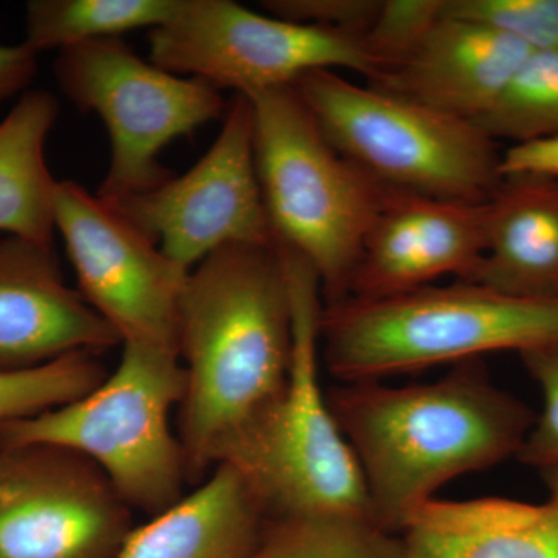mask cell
Masks as SVG:
<instances>
[{
	"mask_svg": "<svg viewBox=\"0 0 558 558\" xmlns=\"http://www.w3.org/2000/svg\"><path fill=\"white\" fill-rule=\"evenodd\" d=\"M277 247L292 303L288 385L269 416L222 464L233 465L244 476L269 520L340 517L371 521L357 459L319 380V319L325 301L317 271L293 250Z\"/></svg>",
	"mask_w": 558,
	"mask_h": 558,
	"instance_id": "obj_4",
	"label": "cell"
},
{
	"mask_svg": "<svg viewBox=\"0 0 558 558\" xmlns=\"http://www.w3.org/2000/svg\"><path fill=\"white\" fill-rule=\"evenodd\" d=\"M180 0H32L27 36L33 50H65L167 24Z\"/></svg>",
	"mask_w": 558,
	"mask_h": 558,
	"instance_id": "obj_20",
	"label": "cell"
},
{
	"mask_svg": "<svg viewBox=\"0 0 558 558\" xmlns=\"http://www.w3.org/2000/svg\"><path fill=\"white\" fill-rule=\"evenodd\" d=\"M319 130L377 185L483 204L501 182L497 142L478 124L399 95L312 70L292 84Z\"/></svg>",
	"mask_w": 558,
	"mask_h": 558,
	"instance_id": "obj_7",
	"label": "cell"
},
{
	"mask_svg": "<svg viewBox=\"0 0 558 558\" xmlns=\"http://www.w3.org/2000/svg\"><path fill=\"white\" fill-rule=\"evenodd\" d=\"M148 39L153 64L244 97L292 86L312 70H352L368 83L377 73L362 39L264 16L231 0H180Z\"/></svg>",
	"mask_w": 558,
	"mask_h": 558,
	"instance_id": "obj_9",
	"label": "cell"
},
{
	"mask_svg": "<svg viewBox=\"0 0 558 558\" xmlns=\"http://www.w3.org/2000/svg\"><path fill=\"white\" fill-rule=\"evenodd\" d=\"M60 116V102L50 92L22 94L0 121V231L53 245V179L46 161V142Z\"/></svg>",
	"mask_w": 558,
	"mask_h": 558,
	"instance_id": "obj_19",
	"label": "cell"
},
{
	"mask_svg": "<svg viewBox=\"0 0 558 558\" xmlns=\"http://www.w3.org/2000/svg\"><path fill=\"white\" fill-rule=\"evenodd\" d=\"M486 252L470 282L558 300V179L502 178L486 202Z\"/></svg>",
	"mask_w": 558,
	"mask_h": 558,
	"instance_id": "obj_18",
	"label": "cell"
},
{
	"mask_svg": "<svg viewBox=\"0 0 558 558\" xmlns=\"http://www.w3.org/2000/svg\"><path fill=\"white\" fill-rule=\"evenodd\" d=\"M120 337L62 275L53 245L0 240V369L35 368L73 354H100Z\"/></svg>",
	"mask_w": 558,
	"mask_h": 558,
	"instance_id": "obj_14",
	"label": "cell"
},
{
	"mask_svg": "<svg viewBox=\"0 0 558 558\" xmlns=\"http://www.w3.org/2000/svg\"><path fill=\"white\" fill-rule=\"evenodd\" d=\"M501 178L534 175L558 179V135L510 145L499 161Z\"/></svg>",
	"mask_w": 558,
	"mask_h": 558,
	"instance_id": "obj_28",
	"label": "cell"
},
{
	"mask_svg": "<svg viewBox=\"0 0 558 558\" xmlns=\"http://www.w3.org/2000/svg\"><path fill=\"white\" fill-rule=\"evenodd\" d=\"M54 227L78 292L123 343L179 352V310L190 270L134 223L73 180L58 182Z\"/></svg>",
	"mask_w": 558,
	"mask_h": 558,
	"instance_id": "obj_10",
	"label": "cell"
},
{
	"mask_svg": "<svg viewBox=\"0 0 558 558\" xmlns=\"http://www.w3.org/2000/svg\"><path fill=\"white\" fill-rule=\"evenodd\" d=\"M263 7L279 20L362 39L373 27L381 0H266Z\"/></svg>",
	"mask_w": 558,
	"mask_h": 558,
	"instance_id": "obj_27",
	"label": "cell"
},
{
	"mask_svg": "<svg viewBox=\"0 0 558 558\" xmlns=\"http://www.w3.org/2000/svg\"><path fill=\"white\" fill-rule=\"evenodd\" d=\"M54 76L62 94L95 112L110 140L108 172L97 196L116 202L163 185L174 172L159 161L172 140L226 116L229 102L197 78H180L142 60L121 39L61 50Z\"/></svg>",
	"mask_w": 558,
	"mask_h": 558,
	"instance_id": "obj_8",
	"label": "cell"
},
{
	"mask_svg": "<svg viewBox=\"0 0 558 558\" xmlns=\"http://www.w3.org/2000/svg\"><path fill=\"white\" fill-rule=\"evenodd\" d=\"M400 538L403 558H558V502L435 498Z\"/></svg>",
	"mask_w": 558,
	"mask_h": 558,
	"instance_id": "obj_17",
	"label": "cell"
},
{
	"mask_svg": "<svg viewBox=\"0 0 558 558\" xmlns=\"http://www.w3.org/2000/svg\"><path fill=\"white\" fill-rule=\"evenodd\" d=\"M543 395L542 414L534 421L517 458L539 472L558 470V343L520 352Z\"/></svg>",
	"mask_w": 558,
	"mask_h": 558,
	"instance_id": "obj_26",
	"label": "cell"
},
{
	"mask_svg": "<svg viewBox=\"0 0 558 558\" xmlns=\"http://www.w3.org/2000/svg\"><path fill=\"white\" fill-rule=\"evenodd\" d=\"M108 377L92 352H73L35 368L0 369V427L75 402Z\"/></svg>",
	"mask_w": 558,
	"mask_h": 558,
	"instance_id": "obj_23",
	"label": "cell"
},
{
	"mask_svg": "<svg viewBox=\"0 0 558 558\" xmlns=\"http://www.w3.org/2000/svg\"><path fill=\"white\" fill-rule=\"evenodd\" d=\"M444 0H381L379 14L362 40L376 64V78L396 68L442 17ZM368 83V84H369Z\"/></svg>",
	"mask_w": 558,
	"mask_h": 558,
	"instance_id": "obj_25",
	"label": "cell"
},
{
	"mask_svg": "<svg viewBox=\"0 0 558 558\" xmlns=\"http://www.w3.org/2000/svg\"><path fill=\"white\" fill-rule=\"evenodd\" d=\"M185 369L175 349L123 343L119 366L84 398L0 427V447L49 444L90 459L132 510L159 515L185 497L171 427Z\"/></svg>",
	"mask_w": 558,
	"mask_h": 558,
	"instance_id": "obj_6",
	"label": "cell"
},
{
	"mask_svg": "<svg viewBox=\"0 0 558 558\" xmlns=\"http://www.w3.org/2000/svg\"><path fill=\"white\" fill-rule=\"evenodd\" d=\"M106 204L189 270L227 245L271 244L256 174L252 102L234 94L218 138L186 174Z\"/></svg>",
	"mask_w": 558,
	"mask_h": 558,
	"instance_id": "obj_11",
	"label": "cell"
},
{
	"mask_svg": "<svg viewBox=\"0 0 558 558\" xmlns=\"http://www.w3.org/2000/svg\"><path fill=\"white\" fill-rule=\"evenodd\" d=\"M476 124L488 137L517 143L558 135V50L532 51Z\"/></svg>",
	"mask_w": 558,
	"mask_h": 558,
	"instance_id": "obj_22",
	"label": "cell"
},
{
	"mask_svg": "<svg viewBox=\"0 0 558 558\" xmlns=\"http://www.w3.org/2000/svg\"><path fill=\"white\" fill-rule=\"evenodd\" d=\"M267 523L244 476L219 464L172 508L132 529L116 558H247Z\"/></svg>",
	"mask_w": 558,
	"mask_h": 558,
	"instance_id": "obj_16",
	"label": "cell"
},
{
	"mask_svg": "<svg viewBox=\"0 0 558 558\" xmlns=\"http://www.w3.org/2000/svg\"><path fill=\"white\" fill-rule=\"evenodd\" d=\"M38 54L25 40L16 46L0 44V105L27 92L38 73Z\"/></svg>",
	"mask_w": 558,
	"mask_h": 558,
	"instance_id": "obj_29",
	"label": "cell"
},
{
	"mask_svg": "<svg viewBox=\"0 0 558 558\" xmlns=\"http://www.w3.org/2000/svg\"><path fill=\"white\" fill-rule=\"evenodd\" d=\"M178 438L199 486L277 407L292 365V303L271 244L227 245L191 269L179 310Z\"/></svg>",
	"mask_w": 558,
	"mask_h": 558,
	"instance_id": "obj_1",
	"label": "cell"
},
{
	"mask_svg": "<svg viewBox=\"0 0 558 558\" xmlns=\"http://www.w3.org/2000/svg\"><path fill=\"white\" fill-rule=\"evenodd\" d=\"M247 98L256 174L274 241L314 267L325 304L347 300L388 190L329 142L292 86Z\"/></svg>",
	"mask_w": 558,
	"mask_h": 558,
	"instance_id": "obj_5",
	"label": "cell"
},
{
	"mask_svg": "<svg viewBox=\"0 0 558 558\" xmlns=\"http://www.w3.org/2000/svg\"><path fill=\"white\" fill-rule=\"evenodd\" d=\"M247 558H403V545L368 520L292 517L269 520Z\"/></svg>",
	"mask_w": 558,
	"mask_h": 558,
	"instance_id": "obj_21",
	"label": "cell"
},
{
	"mask_svg": "<svg viewBox=\"0 0 558 558\" xmlns=\"http://www.w3.org/2000/svg\"><path fill=\"white\" fill-rule=\"evenodd\" d=\"M543 480L549 490V499L558 502V470H550V472H543Z\"/></svg>",
	"mask_w": 558,
	"mask_h": 558,
	"instance_id": "obj_30",
	"label": "cell"
},
{
	"mask_svg": "<svg viewBox=\"0 0 558 558\" xmlns=\"http://www.w3.org/2000/svg\"><path fill=\"white\" fill-rule=\"evenodd\" d=\"M487 240V207L388 191L363 242L347 300L388 299L453 277L469 281Z\"/></svg>",
	"mask_w": 558,
	"mask_h": 558,
	"instance_id": "obj_13",
	"label": "cell"
},
{
	"mask_svg": "<svg viewBox=\"0 0 558 558\" xmlns=\"http://www.w3.org/2000/svg\"><path fill=\"white\" fill-rule=\"evenodd\" d=\"M557 343L558 300L519 299L459 279L325 304L319 319V352L343 384Z\"/></svg>",
	"mask_w": 558,
	"mask_h": 558,
	"instance_id": "obj_3",
	"label": "cell"
},
{
	"mask_svg": "<svg viewBox=\"0 0 558 558\" xmlns=\"http://www.w3.org/2000/svg\"><path fill=\"white\" fill-rule=\"evenodd\" d=\"M328 400L357 459L371 521L399 537L451 480L517 457L535 421L490 380L484 359L457 363L432 384L349 381Z\"/></svg>",
	"mask_w": 558,
	"mask_h": 558,
	"instance_id": "obj_2",
	"label": "cell"
},
{
	"mask_svg": "<svg viewBox=\"0 0 558 558\" xmlns=\"http://www.w3.org/2000/svg\"><path fill=\"white\" fill-rule=\"evenodd\" d=\"M132 529V509L90 459L0 447V558H116Z\"/></svg>",
	"mask_w": 558,
	"mask_h": 558,
	"instance_id": "obj_12",
	"label": "cell"
},
{
	"mask_svg": "<svg viewBox=\"0 0 558 558\" xmlns=\"http://www.w3.org/2000/svg\"><path fill=\"white\" fill-rule=\"evenodd\" d=\"M442 16L475 22L529 50H558V0H444Z\"/></svg>",
	"mask_w": 558,
	"mask_h": 558,
	"instance_id": "obj_24",
	"label": "cell"
},
{
	"mask_svg": "<svg viewBox=\"0 0 558 558\" xmlns=\"http://www.w3.org/2000/svg\"><path fill=\"white\" fill-rule=\"evenodd\" d=\"M531 53L508 35L442 16L405 60L368 86L476 123Z\"/></svg>",
	"mask_w": 558,
	"mask_h": 558,
	"instance_id": "obj_15",
	"label": "cell"
}]
</instances>
